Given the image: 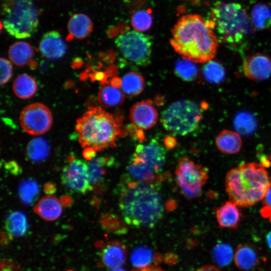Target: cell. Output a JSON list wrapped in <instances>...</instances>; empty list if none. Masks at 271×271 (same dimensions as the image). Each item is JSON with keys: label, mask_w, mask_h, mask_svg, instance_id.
<instances>
[{"label": "cell", "mask_w": 271, "mask_h": 271, "mask_svg": "<svg viewBox=\"0 0 271 271\" xmlns=\"http://www.w3.org/2000/svg\"><path fill=\"white\" fill-rule=\"evenodd\" d=\"M39 188L36 181L32 179L26 180L20 184L19 193L21 201L26 205H31L38 196Z\"/></svg>", "instance_id": "1f68e13d"}, {"label": "cell", "mask_w": 271, "mask_h": 271, "mask_svg": "<svg viewBox=\"0 0 271 271\" xmlns=\"http://www.w3.org/2000/svg\"><path fill=\"white\" fill-rule=\"evenodd\" d=\"M234 256L236 265L242 271H252L258 262L256 250L248 244L238 246Z\"/></svg>", "instance_id": "7402d4cb"}, {"label": "cell", "mask_w": 271, "mask_h": 271, "mask_svg": "<svg viewBox=\"0 0 271 271\" xmlns=\"http://www.w3.org/2000/svg\"><path fill=\"white\" fill-rule=\"evenodd\" d=\"M66 45L61 34L56 31L44 34L41 38L39 49L41 54L50 60H58L66 52Z\"/></svg>", "instance_id": "9a60e30c"}, {"label": "cell", "mask_w": 271, "mask_h": 271, "mask_svg": "<svg viewBox=\"0 0 271 271\" xmlns=\"http://www.w3.org/2000/svg\"><path fill=\"white\" fill-rule=\"evenodd\" d=\"M2 21L6 31L17 39L32 36L39 25V12L32 0H5Z\"/></svg>", "instance_id": "8992f818"}, {"label": "cell", "mask_w": 271, "mask_h": 271, "mask_svg": "<svg viewBox=\"0 0 271 271\" xmlns=\"http://www.w3.org/2000/svg\"><path fill=\"white\" fill-rule=\"evenodd\" d=\"M207 22L222 42L231 45L241 43L252 32L245 10L237 3L217 4Z\"/></svg>", "instance_id": "5b68a950"}, {"label": "cell", "mask_w": 271, "mask_h": 271, "mask_svg": "<svg viewBox=\"0 0 271 271\" xmlns=\"http://www.w3.org/2000/svg\"><path fill=\"white\" fill-rule=\"evenodd\" d=\"M170 42L182 58L195 63L211 60L218 46L215 33L197 14H187L178 20L172 30Z\"/></svg>", "instance_id": "6da1fadb"}, {"label": "cell", "mask_w": 271, "mask_h": 271, "mask_svg": "<svg viewBox=\"0 0 271 271\" xmlns=\"http://www.w3.org/2000/svg\"><path fill=\"white\" fill-rule=\"evenodd\" d=\"M92 29L91 20L87 15L82 13L75 14L68 21V39H84L90 35Z\"/></svg>", "instance_id": "ac0fdd59"}, {"label": "cell", "mask_w": 271, "mask_h": 271, "mask_svg": "<svg viewBox=\"0 0 271 271\" xmlns=\"http://www.w3.org/2000/svg\"><path fill=\"white\" fill-rule=\"evenodd\" d=\"M120 86L125 94L128 96H134L141 93L143 90L145 80L140 74L129 72L122 77Z\"/></svg>", "instance_id": "83f0119b"}, {"label": "cell", "mask_w": 271, "mask_h": 271, "mask_svg": "<svg viewBox=\"0 0 271 271\" xmlns=\"http://www.w3.org/2000/svg\"><path fill=\"white\" fill-rule=\"evenodd\" d=\"M75 129L83 148L101 151L115 146L120 130L113 116L98 106H91L76 120Z\"/></svg>", "instance_id": "277c9868"}, {"label": "cell", "mask_w": 271, "mask_h": 271, "mask_svg": "<svg viewBox=\"0 0 271 271\" xmlns=\"http://www.w3.org/2000/svg\"><path fill=\"white\" fill-rule=\"evenodd\" d=\"M132 271H164L160 267L151 264L144 267L136 268Z\"/></svg>", "instance_id": "ab89813d"}, {"label": "cell", "mask_w": 271, "mask_h": 271, "mask_svg": "<svg viewBox=\"0 0 271 271\" xmlns=\"http://www.w3.org/2000/svg\"><path fill=\"white\" fill-rule=\"evenodd\" d=\"M152 23V17L148 11H136L131 17V24L134 30L141 32L148 30L151 27Z\"/></svg>", "instance_id": "8d00e7d4"}, {"label": "cell", "mask_w": 271, "mask_h": 271, "mask_svg": "<svg viewBox=\"0 0 271 271\" xmlns=\"http://www.w3.org/2000/svg\"><path fill=\"white\" fill-rule=\"evenodd\" d=\"M100 257L103 264L109 269L121 267L126 259V248L118 241L107 242L100 250Z\"/></svg>", "instance_id": "2e32d148"}, {"label": "cell", "mask_w": 271, "mask_h": 271, "mask_svg": "<svg viewBox=\"0 0 271 271\" xmlns=\"http://www.w3.org/2000/svg\"><path fill=\"white\" fill-rule=\"evenodd\" d=\"M36 212L47 221H54L58 219L62 212V207L56 197L48 195L42 197L35 206Z\"/></svg>", "instance_id": "d6986e66"}, {"label": "cell", "mask_w": 271, "mask_h": 271, "mask_svg": "<svg viewBox=\"0 0 271 271\" xmlns=\"http://www.w3.org/2000/svg\"><path fill=\"white\" fill-rule=\"evenodd\" d=\"M266 240L269 248L271 249V231L269 232L266 236Z\"/></svg>", "instance_id": "7bdbcfd3"}, {"label": "cell", "mask_w": 271, "mask_h": 271, "mask_svg": "<svg viewBox=\"0 0 271 271\" xmlns=\"http://www.w3.org/2000/svg\"><path fill=\"white\" fill-rule=\"evenodd\" d=\"M95 150L92 148H86L84 150V156L88 159H91L95 154Z\"/></svg>", "instance_id": "60d3db41"}, {"label": "cell", "mask_w": 271, "mask_h": 271, "mask_svg": "<svg viewBox=\"0 0 271 271\" xmlns=\"http://www.w3.org/2000/svg\"><path fill=\"white\" fill-rule=\"evenodd\" d=\"M61 180L65 186L76 193H85L92 189L88 165L80 159H72L63 168Z\"/></svg>", "instance_id": "8fae6325"}, {"label": "cell", "mask_w": 271, "mask_h": 271, "mask_svg": "<svg viewBox=\"0 0 271 271\" xmlns=\"http://www.w3.org/2000/svg\"><path fill=\"white\" fill-rule=\"evenodd\" d=\"M9 57L11 62L18 66H24L31 61L34 52L32 47L28 43L18 41L9 48Z\"/></svg>", "instance_id": "603a6c76"}, {"label": "cell", "mask_w": 271, "mask_h": 271, "mask_svg": "<svg viewBox=\"0 0 271 271\" xmlns=\"http://www.w3.org/2000/svg\"><path fill=\"white\" fill-rule=\"evenodd\" d=\"M262 200L264 208L261 210V214L266 217L271 215V187L267 191Z\"/></svg>", "instance_id": "f35d334b"}, {"label": "cell", "mask_w": 271, "mask_h": 271, "mask_svg": "<svg viewBox=\"0 0 271 271\" xmlns=\"http://www.w3.org/2000/svg\"><path fill=\"white\" fill-rule=\"evenodd\" d=\"M233 257V251L231 246L226 243L217 244L212 251V258L215 263L220 266L229 265Z\"/></svg>", "instance_id": "e575fe53"}, {"label": "cell", "mask_w": 271, "mask_h": 271, "mask_svg": "<svg viewBox=\"0 0 271 271\" xmlns=\"http://www.w3.org/2000/svg\"><path fill=\"white\" fill-rule=\"evenodd\" d=\"M269 161H270V163H271V153H270V156L269 157Z\"/></svg>", "instance_id": "f6af8a7d"}, {"label": "cell", "mask_w": 271, "mask_h": 271, "mask_svg": "<svg viewBox=\"0 0 271 271\" xmlns=\"http://www.w3.org/2000/svg\"><path fill=\"white\" fill-rule=\"evenodd\" d=\"M175 71L178 76L185 81L194 80L198 72V68L194 62L184 58L176 62Z\"/></svg>", "instance_id": "836d02e7"}, {"label": "cell", "mask_w": 271, "mask_h": 271, "mask_svg": "<svg viewBox=\"0 0 271 271\" xmlns=\"http://www.w3.org/2000/svg\"><path fill=\"white\" fill-rule=\"evenodd\" d=\"M202 116L201 107L195 102L181 100L171 104L162 112L164 128L176 136H185L198 127Z\"/></svg>", "instance_id": "52a82bcc"}, {"label": "cell", "mask_w": 271, "mask_h": 271, "mask_svg": "<svg viewBox=\"0 0 271 271\" xmlns=\"http://www.w3.org/2000/svg\"><path fill=\"white\" fill-rule=\"evenodd\" d=\"M215 143L223 153L234 154L240 150L242 142L239 134L230 130H223L217 136Z\"/></svg>", "instance_id": "44dd1931"}, {"label": "cell", "mask_w": 271, "mask_h": 271, "mask_svg": "<svg viewBox=\"0 0 271 271\" xmlns=\"http://www.w3.org/2000/svg\"><path fill=\"white\" fill-rule=\"evenodd\" d=\"M113 162L112 158L100 157L93 158L89 162L88 169L92 188L102 181L106 168L112 165Z\"/></svg>", "instance_id": "d4e9b609"}, {"label": "cell", "mask_w": 271, "mask_h": 271, "mask_svg": "<svg viewBox=\"0 0 271 271\" xmlns=\"http://www.w3.org/2000/svg\"><path fill=\"white\" fill-rule=\"evenodd\" d=\"M126 169L130 177L140 182L156 184L159 178H161L153 168L133 157Z\"/></svg>", "instance_id": "e0dca14e"}, {"label": "cell", "mask_w": 271, "mask_h": 271, "mask_svg": "<svg viewBox=\"0 0 271 271\" xmlns=\"http://www.w3.org/2000/svg\"><path fill=\"white\" fill-rule=\"evenodd\" d=\"M206 63L202 69L205 79L213 84L220 83L225 76V70L223 66L218 61L212 60Z\"/></svg>", "instance_id": "d6a6232c"}, {"label": "cell", "mask_w": 271, "mask_h": 271, "mask_svg": "<svg viewBox=\"0 0 271 271\" xmlns=\"http://www.w3.org/2000/svg\"><path fill=\"white\" fill-rule=\"evenodd\" d=\"M177 183L183 195L189 199L199 197L208 178L205 167L184 157L178 162L176 171Z\"/></svg>", "instance_id": "9c48e42d"}, {"label": "cell", "mask_w": 271, "mask_h": 271, "mask_svg": "<svg viewBox=\"0 0 271 271\" xmlns=\"http://www.w3.org/2000/svg\"><path fill=\"white\" fill-rule=\"evenodd\" d=\"M157 186L131 179L124 183L120 189L119 206L126 224L149 228L157 224L164 211Z\"/></svg>", "instance_id": "7a4b0ae2"}, {"label": "cell", "mask_w": 271, "mask_h": 271, "mask_svg": "<svg viewBox=\"0 0 271 271\" xmlns=\"http://www.w3.org/2000/svg\"><path fill=\"white\" fill-rule=\"evenodd\" d=\"M109 271H126L121 267L110 269Z\"/></svg>", "instance_id": "ee69618b"}, {"label": "cell", "mask_w": 271, "mask_h": 271, "mask_svg": "<svg viewBox=\"0 0 271 271\" xmlns=\"http://www.w3.org/2000/svg\"><path fill=\"white\" fill-rule=\"evenodd\" d=\"M26 151L28 157L31 160L39 162L48 156L50 146L48 142L42 138H34L29 143Z\"/></svg>", "instance_id": "f546056e"}, {"label": "cell", "mask_w": 271, "mask_h": 271, "mask_svg": "<svg viewBox=\"0 0 271 271\" xmlns=\"http://www.w3.org/2000/svg\"><path fill=\"white\" fill-rule=\"evenodd\" d=\"M245 75L254 81H262L271 76V59L262 54H255L247 57L243 63Z\"/></svg>", "instance_id": "5bb4252c"}, {"label": "cell", "mask_w": 271, "mask_h": 271, "mask_svg": "<svg viewBox=\"0 0 271 271\" xmlns=\"http://www.w3.org/2000/svg\"><path fill=\"white\" fill-rule=\"evenodd\" d=\"M216 214L218 224L222 228H235L240 221L239 210L231 201L226 202L218 208Z\"/></svg>", "instance_id": "ffe728a7"}, {"label": "cell", "mask_w": 271, "mask_h": 271, "mask_svg": "<svg viewBox=\"0 0 271 271\" xmlns=\"http://www.w3.org/2000/svg\"><path fill=\"white\" fill-rule=\"evenodd\" d=\"M154 255L149 248L141 246L136 248L131 253L130 260L136 268L144 267L152 264Z\"/></svg>", "instance_id": "d590c367"}, {"label": "cell", "mask_w": 271, "mask_h": 271, "mask_svg": "<svg viewBox=\"0 0 271 271\" xmlns=\"http://www.w3.org/2000/svg\"><path fill=\"white\" fill-rule=\"evenodd\" d=\"M5 227L8 233L12 237L23 236L28 228L26 215L20 211L12 212L6 218Z\"/></svg>", "instance_id": "484cf974"}, {"label": "cell", "mask_w": 271, "mask_h": 271, "mask_svg": "<svg viewBox=\"0 0 271 271\" xmlns=\"http://www.w3.org/2000/svg\"><path fill=\"white\" fill-rule=\"evenodd\" d=\"M98 98L99 103L106 107L119 106L124 100V95L122 91L117 86L111 84L103 85L100 89Z\"/></svg>", "instance_id": "cb8c5ba5"}, {"label": "cell", "mask_w": 271, "mask_h": 271, "mask_svg": "<svg viewBox=\"0 0 271 271\" xmlns=\"http://www.w3.org/2000/svg\"><path fill=\"white\" fill-rule=\"evenodd\" d=\"M196 271H221V270L218 268H217V267L215 266L207 265H204L200 267Z\"/></svg>", "instance_id": "b9f144b4"}, {"label": "cell", "mask_w": 271, "mask_h": 271, "mask_svg": "<svg viewBox=\"0 0 271 271\" xmlns=\"http://www.w3.org/2000/svg\"><path fill=\"white\" fill-rule=\"evenodd\" d=\"M271 187V179L261 164L250 163L230 170L225 179L230 200L241 207H249L262 200Z\"/></svg>", "instance_id": "3957f363"}, {"label": "cell", "mask_w": 271, "mask_h": 271, "mask_svg": "<svg viewBox=\"0 0 271 271\" xmlns=\"http://www.w3.org/2000/svg\"><path fill=\"white\" fill-rule=\"evenodd\" d=\"M133 157L146 163L159 174L164 166L166 151L157 140L152 139L147 144L138 145Z\"/></svg>", "instance_id": "7c38bea8"}, {"label": "cell", "mask_w": 271, "mask_h": 271, "mask_svg": "<svg viewBox=\"0 0 271 271\" xmlns=\"http://www.w3.org/2000/svg\"><path fill=\"white\" fill-rule=\"evenodd\" d=\"M13 88L15 94L18 97L28 99L36 93L37 84L32 76L27 74H22L15 79Z\"/></svg>", "instance_id": "4316f807"}, {"label": "cell", "mask_w": 271, "mask_h": 271, "mask_svg": "<svg viewBox=\"0 0 271 271\" xmlns=\"http://www.w3.org/2000/svg\"><path fill=\"white\" fill-rule=\"evenodd\" d=\"M233 125L237 132L247 136L251 134L255 130L257 121L251 113L240 112L235 116Z\"/></svg>", "instance_id": "f1b7e54d"}, {"label": "cell", "mask_w": 271, "mask_h": 271, "mask_svg": "<svg viewBox=\"0 0 271 271\" xmlns=\"http://www.w3.org/2000/svg\"><path fill=\"white\" fill-rule=\"evenodd\" d=\"M13 68L11 62L6 58H1V85L7 83L11 78Z\"/></svg>", "instance_id": "74e56055"}, {"label": "cell", "mask_w": 271, "mask_h": 271, "mask_svg": "<svg viewBox=\"0 0 271 271\" xmlns=\"http://www.w3.org/2000/svg\"><path fill=\"white\" fill-rule=\"evenodd\" d=\"M129 119L136 127L141 129H148L155 125L158 112L151 100L142 101L132 106Z\"/></svg>", "instance_id": "4fadbf2b"}, {"label": "cell", "mask_w": 271, "mask_h": 271, "mask_svg": "<svg viewBox=\"0 0 271 271\" xmlns=\"http://www.w3.org/2000/svg\"><path fill=\"white\" fill-rule=\"evenodd\" d=\"M115 43L122 56L128 61L146 66L151 61L152 41L148 35L135 30L119 35Z\"/></svg>", "instance_id": "ba28073f"}, {"label": "cell", "mask_w": 271, "mask_h": 271, "mask_svg": "<svg viewBox=\"0 0 271 271\" xmlns=\"http://www.w3.org/2000/svg\"><path fill=\"white\" fill-rule=\"evenodd\" d=\"M53 118L49 109L41 103H34L25 107L20 116L22 128L28 133L39 136L51 127Z\"/></svg>", "instance_id": "30bf717a"}, {"label": "cell", "mask_w": 271, "mask_h": 271, "mask_svg": "<svg viewBox=\"0 0 271 271\" xmlns=\"http://www.w3.org/2000/svg\"><path fill=\"white\" fill-rule=\"evenodd\" d=\"M251 21L258 30L269 28L271 26V8L264 4L255 5L252 9Z\"/></svg>", "instance_id": "4dcf8cb0"}]
</instances>
